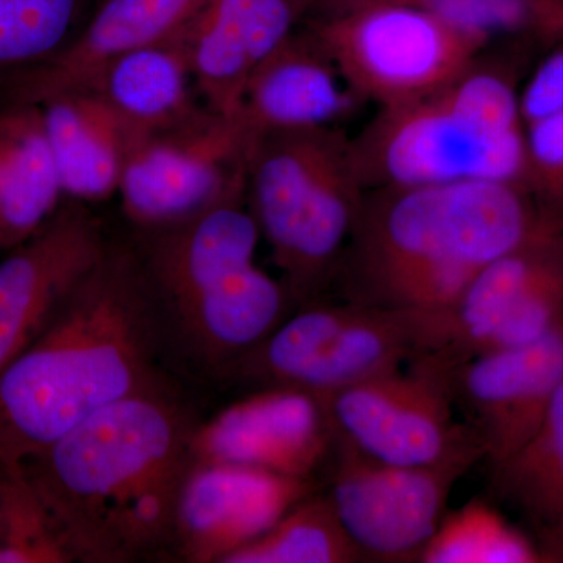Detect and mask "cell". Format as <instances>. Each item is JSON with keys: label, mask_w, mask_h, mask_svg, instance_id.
Instances as JSON below:
<instances>
[{"label": "cell", "mask_w": 563, "mask_h": 563, "mask_svg": "<svg viewBox=\"0 0 563 563\" xmlns=\"http://www.w3.org/2000/svg\"><path fill=\"white\" fill-rule=\"evenodd\" d=\"M139 252L109 244L49 324L0 369V466L21 465L111 404L169 390Z\"/></svg>", "instance_id": "6da1fadb"}, {"label": "cell", "mask_w": 563, "mask_h": 563, "mask_svg": "<svg viewBox=\"0 0 563 563\" xmlns=\"http://www.w3.org/2000/svg\"><path fill=\"white\" fill-rule=\"evenodd\" d=\"M198 424L172 390L141 393L21 463L74 562L129 563L173 550Z\"/></svg>", "instance_id": "7a4b0ae2"}, {"label": "cell", "mask_w": 563, "mask_h": 563, "mask_svg": "<svg viewBox=\"0 0 563 563\" xmlns=\"http://www.w3.org/2000/svg\"><path fill=\"white\" fill-rule=\"evenodd\" d=\"M550 214L506 181L373 188L332 282L355 306L448 309Z\"/></svg>", "instance_id": "3957f363"}, {"label": "cell", "mask_w": 563, "mask_h": 563, "mask_svg": "<svg viewBox=\"0 0 563 563\" xmlns=\"http://www.w3.org/2000/svg\"><path fill=\"white\" fill-rule=\"evenodd\" d=\"M244 202H222L150 231L139 252L166 350L218 377L296 307L284 282L255 265L262 235Z\"/></svg>", "instance_id": "277c9868"}, {"label": "cell", "mask_w": 563, "mask_h": 563, "mask_svg": "<svg viewBox=\"0 0 563 563\" xmlns=\"http://www.w3.org/2000/svg\"><path fill=\"white\" fill-rule=\"evenodd\" d=\"M351 144L368 190L457 181L526 188L520 95L506 73L479 60L431 95L377 109Z\"/></svg>", "instance_id": "5b68a950"}, {"label": "cell", "mask_w": 563, "mask_h": 563, "mask_svg": "<svg viewBox=\"0 0 563 563\" xmlns=\"http://www.w3.org/2000/svg\"><path fill=\"white\" fill-rule=\"evenodd\" d=\"M366 191L336 125L255 136L246 201L296 307L332 284Z\"/></svg>", "instance_id": "8992f818"}, {"label": "cell", "mask_w": 563, "mask_h": 563, "mask_svg": "<svg viewBox=\"0 0 563 563\" xmlns=\"http://www.w3.org/2000/svg\"><path fill=\"white\" fill-rule=\"evenodd\" d=\"M309 31L358 101L399 106L446 87L488 41L398 3L320 7Z\"/></svg>", "instance_id": "52a82bcc"}, {"label": "cell", "mask_w": 563, "mask_h": 563, "mask_svg": "<svg viewBox=\"0 0 563 563\" xmlns=\"http://www.w3.org/2000/svg\"><path fill=\"white\" fill-rule=\"evenodd\" d=\"M459 366L444 351L424 352L396 372L325 396L336 439L387 465L484 461L479 435L454 415Z\"/></svg>", "instance_id": "ba28073f"}, {"label": "cell", "mask_w": 563, "mask_h": 563, "mask_svg": "<svg viewBox=\"0 0 563 563\" xmlns=\"http://www.w3.org/2000/svg\"><path fill=\"white\" fill-rule=\"evenodd\" d=\"M255 133L207 109L181 128L135 133L122 169V207L147 231L172 228L222 202L246 199Z\"/></svg>", "instance_id": "9c48e42d"}, {"label": "cell", "mask_w": 563, "mask_h": 563, "mask_svg": "<svg viewBox=\"0 0 563 563\" xmlns=\"http://www.w3.org/2000/svg\"><path fill=\"white\" fill-rule=\"evenodd\" d=\"M474 465H387L336 439L325 495L365 562H420L454 485Z\"/></svg>", "instance_id": "30bf717a"}, {"label": "cell", "mask_w": 563, "mask_h": 563, "mask_svg": "<svg viewBox=\"0 0 563 563\" xmlns=\"http://www.w3.org/2000/svg\"><path fill=\"white\" fill-rule=\"evenodd\" d=\"M335 444L324 399L301 388L276 387L251 391L199 422L192 453L196 463H231L318 481Z\"/></svg>", "instance_id": "8fae6325"}, {"label": "cell", "mask_w": 563, "mask_h": 563, "mask_svg": "<svg viewBox=\"0 0 563 563\" xmlns=\"http://www.w3.org/2000/svg\"><path fill=\"white\" fill-rule=\"evenodd\" d=\"M563 383V314L532 342L474 355L455 372V404L498 465L539 429Z\"/></svg>", "instance_id": "7c38bea8"}, {"label": "cell", "mask_w": 563, "mask_h": 563, "mask_svg": "<svg viewBox=\"0 0 563 563\" xmlns=\"http://www.w3.org/2000/svg\"><path fill=\"white\" fill-rule=\"evenodd\" d=\"M80 203L60 206L38 232L0 258V369L49 324L109 247Z\"/></svg>", "instance_id": "4fadbf2b"}, {"label": "cell", "mask_w": 563, "mask_h": 563, "mask_svg": "<svg viewBox=\"0 0 563 563\" xmlns=\"http://www.w3.org/2000/svg\"><path fill=\"white\" fill-rule=\"evenodd\" d=\"M317 492L318 481L196 463L177 504L173 550L187 562L222 563Z\"/></svg>", "instance_id": "5bb4252c"}, {"label": "cell", "mask_w": 563, "mask_h": 563, "mask_svg": "<svg viewBox=\"0 0 563 563\" xmlns=\"http://www.w3.org/2000/svg\"><path fill=\"white\" fill-rule=\"evenodd\" d=\"M209 0H107L88 27L38 68L3 87V106L88 91L111 62L184 32Z\"/></svg>", "instance_id": "9a60e30c"}, {"label": "cell", "mask_w": 563, "mask_h": 563, "mask_svg": "<svg viewBox=\"0 0 563 563\" xmlns=\"http://www.w3.org/2000/svg\"><path fill=\"white\" fill-rule=\"evenodd\" d=\"M358 99L309 29L296 31L251 70L240 118L255 135L325 128Z\"/></svg>", "instance_id": "2e32d148"}, {"label": "cell", "mask_w": 563, "mask_h": 563, "mask_svg": "<svg viewBox=\"0 0 563 563\" xmlns=\"http://www.w3.org/2000/svg\"><path fill=\"white\" fill-rule=\"evenodd\" d=\"M43 117L63 196L102 201L120 188L133 135L95 91H66L35 103Z\"/></svg>", "instance_id": "e0dca14e"}, {"label": "cell", "mask_w": 563, "mask_h": 563, "mask_svg": "<svg viewBox=\"0 0 563 563\" xmlns=\"http://www.w3.org/2000/svg\"><path fill=\"white\" fill-rule=\"evenodd\" d=\"M190 27V25H188ZM188 27L111 62L91 90L135 133H161L201 117L192 98Z\"/></svg>", "instance_id": "ac0fdd59"}, {"label": "cell", "mask_w": 563, "mask_h": 563, "mask_svg": "<svg viewBox=\"0 0 563 563\" xmlns=\"http://www.w3.org/2000/svg\"><path fill=\"white\" fill-rule=\"evenodd\" d=\"M488 470V499L520 515L542 562L563 563V383L531 439Z\"/></svg>", "instance_id": "d6986e66"}, {"label": "cell", "mask_w": 563, "mask_h": 563, "mask_svg": "<svg viewBox=\"0 0 563 563\" xmlns=\"http://www.w3.org/2000/svg\"><path fill=\"white\" fill-rule=\"evenodd\" d=\"M62 198L40 107H0V252L38 232L60 209Z\"/></svg>", "instance_id": "ffe728a7"}, {"label": "cell", "mask_w": 563, "mask_h": 563, "mask_svg": "<svg viewBox=\"0 0 563 563\" xmlns=\"http://www.w3.org/2000/svg\"><path fill=\"white\" fill-rule=\"evenodd\" d=\"M255 0H209L188 27L192 77L207 109L221 117L242 113L254 69Z\"/></svg>", "instance_id": "44dd1931"}, {"label": "cell", "mask_w": 563, "mask_h": 563, "mask_svg": "<svg viewBox=\"0 0 563 563\" xmlns=\"http://www.w3.org/2000/svg\"><path fill=\"white\" fill-rule=\"evenodd\" d=\"M365 562L344 531L331 499L317 492L296 504L268 532L222 563Z\"/></svg>", "instance_id": "7402d4cb"}, {"label": "cell", "mask_w": 563, "mask_h": 563, "mask_svg": "<svg viewBox=\"0 0 563 563\" xmlns=\"http://www.w3.org/2000/svg\"><path fill=\"white\" fill-rule=\"evenodd\" d=\"M422 563H536L539 548L528 532L515 528L490 499L474 498L444 515Z\"/></svg>", "instance_id": "603a6c76"}, {"label": "cell", "mask_w": 563, "mask_h": 563, "mask_svg": "<svg viewBox=\"0 0 563 563\" xmlns=\"http://www.w3.org/2000/svg\"><path fill=\"white\" fill-rule=\"evenodd\" d=\"M79 0H0V79L38 68L66 46Z\"/></svg>", "instance_id": "cb8c5ba5"}, {"label": "cell", "mask_w": 563, "mask_h": 563, "mask_svg": "<svg viewBox=\"0 0 563 563\" xmlns=\"http://www.w3.org/2000/svg\"><path fill=\"white\" fill-rule=\"evenodd\" d=\"M69 562L54 517L21 466H0V563Z\"/></svg>", "instance_id": "d4e9b609"}, {"label": "cell", "mask_w": 563, "mask_h": 563, "mask_svg": "<svg viewBox=\"0 0 563 563\" xmlns=\"http://www.w3.org/2000/svg\"><path fill=\"white\" fill-rule=\"evenodd\" d=\"M373 2L398 3L424 11L490 43L501 33L518 31L526 25L531 27L533 0H318L317 7Z\"/></svg>", "instance_id": "484cf974"}, {"label": "cell", "mask_w": 563, "mask_h": 563, "mask_svg": "<svg viewBox=\"0 0 563 563\" xmlns=\"http://www.w3.org/2000/svg\"><path fill=\"white\" fill-rule=\"evenodd\" d=\"M526 190L563 217V111L525 125Z\"/></svg>", "instance_id": "4316f807"}, {"label": "cell", "mask_w": 563, "mask_h": 563, "mask_svg": "<svg viewBox=\"0 0 563 563\" xmlns=\"http://www.w3.org/2000/svg\"><path fill=\"white\" fill-rule=\"evenodd\" d=\"M525 125L563 111V41L548 55L520 92Z\"/></svg>", "instance_id": "83f0119b"}, {"label": "cell", "mask_w": 563, "mask_h": 563, "mask_svg": "<svg viewBox=\"0 0 563 563\" xmlns=\"http://www.w3.org/2000/svg\"><path fill=\"white\" fill-rule=\"evenodd\" d=\"M531 27L543 38L563 41V0H533Z\"/></svg>", "instance_id": "f1b7e54d"}]
</instances>
